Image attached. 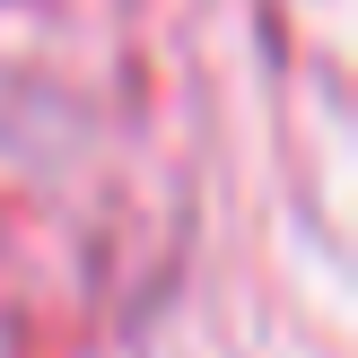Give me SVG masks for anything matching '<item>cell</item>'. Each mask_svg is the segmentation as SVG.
<instances>
[]
</instances>
